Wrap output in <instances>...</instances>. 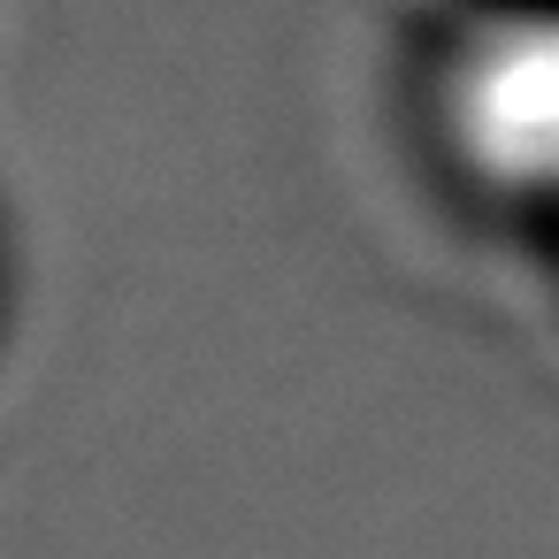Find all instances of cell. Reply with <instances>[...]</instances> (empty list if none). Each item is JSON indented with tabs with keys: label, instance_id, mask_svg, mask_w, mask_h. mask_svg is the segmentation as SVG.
Segmentation results:
<instances>
[{
	"label": "cell",
	"instance_id": "cell-1",
	"mask_svg": "<svg viewBox=\"0 0 559 559\" xmlns=\"http://www.w3.org/2000/svg\"><path fill=\"white\" fill-rule=\"evenodd\" d=\"M452 146L498 185L528 200H559V16L490 24L444 93Z\"/></svg>",
	"mask_w": 559,
	"mask_h": 559
}]
</instances>
